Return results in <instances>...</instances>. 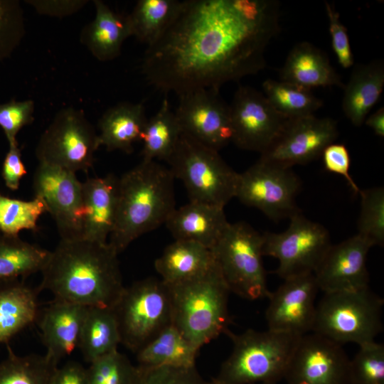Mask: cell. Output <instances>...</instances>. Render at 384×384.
<instances>
[{
  "label": "cell",
  "mask_w": 384,
  "mask_h": 384,
  "mask_svg": "<svg viewBox=\"0 0 384 384\" xmlns=\"http://www.w3.org/2000/svg\"><path fill=\"white\" fill-rule=\"evenodd\" d=\"M275 0H186L162 36L147 47L142 63L146 81L178 96L220 87L257 73L277 35Z\"/></svg>",
  "instance_id": "cell-1"
},
{
  "label": "cell",
  "mask_w": 384,
  "mask_h": 384,
  "mask_svg": "<svg viewBox=\"0 0 384 384\" xmlns=\"http://www.w3.org/2000/svg\"><path fill=\"white\" fill-rule=\"evenodd\" d=\"M117 257L108 242L60 239L41 272L39 289L55 299L113 308L125 287Z\"/></svg>",
  "instance_id": "cell-2"
},
{
  "label": "cell",
  "mask_w": 384,
  "mask_h": 384,
  "mask_svg": "<svg viewBox=\"0 0 384 384\" xmlns=\"http://www.w3.org/2000/svg\"><path fill=\"white\" fill-rule=\"evenodd\" d=\"M174 179L169 168L145 160L119 178L117 218L108 241L118 254L165 224L176 208Z\"/></svg>",
  "instance_id": "cell-3"
},
{
  "label": "cell",
  "mask_w": 384,
  "mask_h": 384,
  "mask_svg": "<svg viewBox=\"0 0 384 384\" xmlns=\"http://www.w3.org/2000/svg\"><path fill=\"white\" fill-rule=\"evenodd\" d=\"M166 285L172 325L196 348L200 349L229 329L230 292L215 261L195 278Z\"/></svg>",
  "instance_id": "cell-4"
},
{
  "label": "cell",
  "mask_w": 384,
  "mask_h": 384,
  "mask_svg": "<svg viewBox=\"0 0 384 384\" xmlns=\"http://www.w3.org/2000/svg\"><path fill=\"white\" fill-rule=\"evenodd\" d=\"M233 343L228 358L212 380L220 384L275 383L284 379L302 336L267 329L225 333Z\"/></svg>",
  "instance_id": "cell-5"
},
{
  "label": "cell",
  "mask_w": 384,
  "mask_h": 384,
  "mask_svg": "<svg viewBox=\"0 0 384 384\" xmlns=\"http://www.w3.org/2000/svg\"><path fill=\"white\" fill-rule=\"evenodd\" d=\"M383 303L370 287L324 293L316 307L311 332L340 345L374 341L383 330Z\"/></svg>",
  "instance_id": "cell-6"
},
{
  "label": "cell",
  "mask_w": 384,
  "mask_h": 384,
  "mask_svg": "<svg viewBox=\"0 0 384 384\" xmlns=\"http://www.w3.org/2000/svg\"><path fill=\"white\" fill-rule=\"evenodd\" d=\"M174 178L183 183L190 201L222 208L235 196L239 174L218 151L182 132L166 161Z\"/></svg>",
  "instance_id": "cell-7"
},
{
  "label": "cell",
  "mask_w": 384,
  "mask_h": 384,
  "mask_svg": "<svg viewBox=\"0 0 384 384\" xmlns=\"http://www.w3.org/2000/svg\"><path fill=\"white\" fill-rule=\"evenodd\" d=\"M262 247V234L251 225L229 223L211 250L230 292L250 301L268 299Z\"/></svg>",
  "instance_id": "cell-8"
},
{
  "label": "cell",
  "mask_w": 384,
  "mask_h": 384,
  "mask_svg": "<svg viewBox=\"0 0 384 384\" xmlns=\"http://www.w3.org/2000/svg\"><path fill=\"white\" fill-rule=\"evenodd\" d=\"M113 310L121 344L135 353L172 324L167 287L155 277L125 287Z\"/></svg>",
  "instance_id": "cell-9"
},
{
  "label": "cell",
  "mask_w": 384,
  "mask_h": 384,
  "mask_svg": "<svg viewBox=\"0 0 384 384\" xmlns=\"http://www.w3.org/2000/svg\"><path fill=\"white\" fill-rule=\"evenodd\" d=\"M100 146L98 134L82 110H60L42 134L36 149L39 163L74 173H87Z\"/></svg>",
  "instance_id": "cell-10"
},
{
  "label": "cell",
  "mask_w": 384,
  "mask_h": 384,
  "mask_svg": "<svg viewBox=\"0 0 384 384\" xmlns=\"http://www.w3.org/2000/svg\"><path fill=\"white\" fill-rule=\"evenodd\" d=\"M289 219L284 231L262 233L263 255L278 260L275 273L283 279L314 274L332 245L329 231L321 224L300 211Z\"/></svg>",
  "instance_id": "cell-11"
},
{
  "label": "cell",
  "mask_w": 384,
  "mask_h": 384,
  "mask_svg": "<svg viewBox=\"0 0 384 384\" xmlns=\"http://www.w3.org/2000/svg\"><path fill=\"white\" fill-rule=\"evenodd\" d=\"M302 182L292 168L259 160L239 174L235 198L255 208L274 221L299 211L296 197Z\"/></svg>",
  "instance_id": "cell-12"
},
{
  "label": "cell",
  "mask_w": 384,
  "mask_h": 384,
  "mask_svg": "<svg viewBox=\"0 0 384 384\" xmlns=\"http://www.w3.org/2000/svg\"><path fill=\"white\" fill-rule=\"evenodd\" d=\"M75 174L39 163L33 176L35 196L44 201L57 225L60 239H82L85 213L83 188Z\"/></svg>",
  "instance_id": "cell-13"
},
{
  "label": "cell",
  "mask_w": 384,
  "mask_h": 384,
  "mask_svg": "<svg viewBox=\"0 0 384 384\" xmlns=\"http://www.w3.org/2000/svg\"><path fill=\"white\" fill-rule=\"evenodd\" d=\"M338 135L337 123L329 117L312 114L287 119L260 159L285 168L306 164L321 156Z\"/></svg>",
  "instance_id": "cell-14"
},
{
  "label": "cell",
  "mask_w": 384,
  "mask_h": 384,
  "mask_svg": "<svg viewBox=\"0 0 384 384\" xmlns=\"http://www.w3.org/2000/svg\"><path fill=\"white\" fill-rule=\"evenodd\" d=\"M229 107L232 142L260 154L270 147L287 119L264 94L249 86L238 87Z\"/></svg>",
  "instance_id": "cell-15"
},
{
  "label": "cell",
  "mask_w": 384,
  "mask_h": 384,
  "mask_svg": "<svg viewBox=\"0 0 384 384\" xmlns=\"http://www.w3.org/2000/svg\"><path fill=\"white\" fill-rule=\"evenodd\" d=\"M349 363L342 345L310 332L300 337L284 379L287 384H350Z\"/></svg>",
  "instance_id": "cell-16"
},
{
  "label": "cell",
  "mask_w": 384,
  "mask_h": 384,
  "mask_svg": "<svg viewBox=\"0 0 384 384\" xmlns=\"http://www.w3.org/2000/svg\"><path fill=\"white\" fill-rule=\"evenodd\" d=\"M183 133L219 151L232 142L230 107L219 90L201 89L179 96L174 112Z\"/></svg>",
  "instance_id": "cell-17"
},
{
  "label": "cell",
  "mask_w": 384,
  "mask_h": 384,
  "mask_svg": "<svg viewBox=\"0 0 384 384\" xmlns=\"http://www.w3.org/2000/svg\"><path fill=\"white\" fill-rule=\"evenodd\" d=\"M318 290L313 273L284 279L268 297L265 312L267 329L297 336L311 332Z\"/></svg>",
  "instance_id": "cell-18"
},
{
  "label": "cell",
  "mask_w": 384,
  "mask_h": 384,
  "mask_svg": "<svg viewBox=\"0 0 384 384\" xmlns=\"http://www.w3.org/2000/svg\"><path fill=\"white\" fill-rule=\"evenodd\" d=\"M373 245L356 234L331 245L314 274L324 293L369 287L367 255Z\"/></svg>",
  "instance_id": "cell-19"
},
{
  "label": "cell",
  "mask_w": 384,
  "mask_h": 384,
  "mask_svg": "<svg viewBox=\"0 0 384 384\" xmlns=\"http://www.w3.org/2000/svg\"><path fill=\"white\" fill-rule=\"evenodd\" d=\"M88 306L55 299L46 307L39 326L46 355L58 364L78 348Z\"/></svg>",
  "instance_id": "cell-20"
},
{
  "label": "cell",
  "mask_w": 384,
  "mask_h": 384,
  "mask_svg": "<svg viewBox=\"0 0 384 384\" xmlns=\"http://www.w3.org/2000/svg\"><path fill=\"white\" fill-rule=\"evenodd\" d=\"M82 188L85 213L82 239L107 243L117 218L119 178L112 174L90 178Z\"/></svg>",
  "instance_id": "cell-21"
},
{
  "label": "cell",
  "mask_w": 384,
  "mask_h": 384,
  "mask_svg": "<svg viewBox=\"0 0 384 384\" xmlns=\"http://www.w3.org/2000/svg\"><path fill=\"white\" fill-rule=\"evenodd\" d=\"M229 223L224 208L189 201L176 208L165 225L175 240L193 241L211 250Z\"/></svg>",
  "instance_id": "cell-22"
},
{
  "label": "cell",
  "mask_w": 384,
  "mask_h": 384,
  "mask_svg": "<svg viewBox=\"0 0 384 384\" xmlns=\"http://www.w3.org/2000/svg\"><path fill=\"white\" fill-rule=\"evenodd\" d=\"M279 77L281 81L310 90L345 86L326 54L309 42L299 43L292 48L279 70Z\"/></svg>",
  "instance_id": "cell-23"
},
{
  "label": "cell",
  "mask_w": 384,
  "mask_h": 384,
  "mask_svg": "<svg viewBox=\"0 0 384 384\" xmlns=\"http://www.w3.org/2000/svg\"><path fill=\"white\" fill-rule=\"evenodd\" d=\"M95 17L85 26L80 41L100 61L114 60L120 54L124 41L132 36L128 14L114 11L105 3L95 0Z\"/></svg>",
  "instance_id": "cell-24"
},
{
  "label": "cell",
  "mask_w": 384,
  "mask_h": 384,
  "mask_svg": "<svg viewBox=\"0 0 384 384\" xmlns=\"http://www.w3.org/2000/svg\"><path fill=\"white\" fill-rule=\"evenodd\" d=\"M384 87V64L373 60L355 66L344 86L343 111L356 127H361L377 103Z\"/></svg>",
  "instance_id": "cell-25"
},
{
  "label": "cell",
  "mask_w": 384,
  "mask_h": 384,
  "mask_svg": "<svg viewBox=\"0 0 384 384\" xmlns=\"http://www.w3.org/2000/svg\"><path fill=\"white\" fill-rule=\"evenodd\" d=\"M147 119L142 102H124L110 107L98 122L100 146L130 154L134 144L141 141Z\"/></svg>",
  "instance_id": "cell-26"
},
{
  "label": "cell",
  "mask_w": 384,
  "mask_h": 384,
  "mask_svg": "<svg viewBox=\"0 0 384 384\" xmlns=\"http://www.w3.org/2000/svg\"><path fill=\"white\" fill-rule=\"evenodd\" d=\"M215 263L212 250L193 241L175 240L155 260L154 267L166 284L195 278Z\"/></svg>",
  "instance_id": "cell-27"
},
{
  "label": "cell",
  "mask_w": 384,
  "mask_h": 384,
  "mask_svg": "<svg viewBox=\"0 0 384 384\" xmlns=\"http://www.w3.org/2000/svg\"><path fill=\"white\" fill-rule=\"evenodd\" d=\"M50 251L23 241L18 236L0 235V289L41 272Z\"/></svg>",
  "instance_id": "cell-28"
},
{
  "label": "cell",
  "mask_w": 384,
  "mask_h": 384,
  "mask_svg": "<svg viewBox=\"0 0 384 384\" xmlns=\"http://www.w3.org/2000/svg\"><path fill=\"white\" fill-rule=\"evenodd\" d=\"M119 344L121 338L113 308L88 306L78 345L84 360L90 364L118 351Z\"/></svg>",
  "instance_id": "cell-29"
},
{
  "label": "cell",
  "mask_w": 384,
  "mask_h": 384,
  "mask_svg": "<svg viewBox=\"0 0 384 384\" xmlns=\"http://www.w3.org/2000/svg\"><path fill=\"white\" fill-rule=\"evenodd\" d=\"M200 349L172 324L136 353L139 366L191 368Z\"/></svg>",
  "instance_id": "cell-30"
},
{
  "label": "cell",
  "mask_w": 384,
  "mask_h": 384,
  "mask_svg": "<svg viewBox=\"0 0 384 384\" xmlns=\"http://www.w3.org/2000/svg\"><path fill=\"white\" fill-rule=\"evenodd\" d=\"M36 292L23 283L0 289V343H7L38 318Z\"/></svg>",
  "instance_id": "cell-31"
},
{
  "label": "cell",
  "mask_w": 384,
  "mask_h": 384,
  "mask_svg": "<svg viewBox=\"0 0 384 384\" xmlns=\"http://www.w3.org/2000/svg\"><path fill=\"white\" fill-rule=\"evenodd\" d=\"M182 131L175 112L165 98L158 112L147 119L142 139V160L167 161L173 154Z\"/></svg>",
  "instance_id": "cell-32"
},
{
  "label": "cell",
  "mask_w": 384,
  "mask_h": 384,
  "mask_svg": "<svg viewBox=\"0 0 384 384\" xmlns=\"http://www.w3.org/2000/svg\"><path fill=\"white\" fill-rule=\"evenodd\" d=\"M178 0H139L128 14L132 36L147 47L156 43L174 21L181 6Z\"/></svg>",
  "instance_id": "cell-33"
},
{
  "label": "cell",
  "mask_w": 384,
  "mask_h": 384,
  "mask_svg": "<svg viewBox=\"0 0 384 384\" xmlns=\"http://www.w3.org/2000/svg\"><path fill=\"white\" fill-rule=\"evenodd\" d=\"M58 365L46 354L18 356L9 348L0 362V384H51Z\"/></svg>",
  "instance_id": "cell-34"
},
{
  "label": "cell",
  "mask_w": 384,
  "mask_h": 384,
  "mask_svg": "<svg viewBox=\"0 0 384 384\" xmlns=\"http://www.w3.org/2000/svg\"><path fill=\"white\" fill-rule=\"evenodd\" d=\"M262 89L272 107L286 119L312 115L323 106L311 90L281 80L267 79Z\"/></svg>",
  "instance_id": "cell-35"
},
{
  "label": "cell",
  "mask_w": 384,
  "mask_h": 384,
  "mask_svg": "<svg viewBox=\"0 0 384 384\" xmlns=\"http://www.w3.org/2000/svg\"><path fill=\"white\" fill-rule=\"evenodd\" d=\"M46 212L47 207L38 196L23 201L0 194V231L9 236H18L23 230L36 231L40 216Z\"/></svg>",
  "instance_id": "cell-36"
},
{
  "label": "cell",
  "mask_w": 384,
  "mask_h": 384,
  "mask_svg": "<svg viewBox=\"0 0 384 384\" xmlns=\"http://www.w3.org/2000/svg\"><path fill=\"white\" fill-rule=\"evenodd\" d=\"M358 235L373 246L384 244V188L383 186L361 190Z\"/></svg>",
  "instance_id": "cell-37"
},
{
  "label": "cell",
  "mask_w": 384,
  "mask_h": 384,
  "mask_svg": "<svg viewBox=\"0 0 384 384\" xmlns=\"http://www.w3.org/2000/svg\"><path fill=\"white\" fill-rule=\"evenodd\" d=\"M349 363L350 384H384V345L375 341L359 345Z\"/></svg>",
  "instance_id": "cell-38"
},
{
  "label": "cell",
  "mask_w": 384,
  "mask_h": 384,
  "mask_svg": "<svg viewBox=\"0 0 384 384\" xmlns=\"http://www.w3.org/2000/svg\"><path fill=\"white\" fill-rule=\"evenodd\" d=\"M86 384H130L135 366L116 351L89 364Z\"/></svg>",
  "instance_id": "cell-39"
},
{
  "label": "cell",
  "mask_w": 384,
  "mask_h": 384,
  "mask_svg": "<svg viewBox=\"0 0 384 384\" xmlns=\"http://www.w3.org/2000/svg\"><path fill=\"white\" fill-rule=\"evenodd\" d=\"M130 384H211L198 373L196 366H135Z\"/></svg>",
  "instance_id": "cell-40"
},
{
  "label": "cell",
  "mask_w": 384,
  "mask_h": 384,
  "mask_svg": "<svg viewBox=\"0 0 384 384\" xmlns=\"http://www.w3.org/2000/svg\"><path fill=\"white\" fill-rule=\"evenodd\" d=\"M25 33L21 4L16 0H0V61L9 57Z\"/></svg>",
  "instance_id": "cell-41"
},
{
  "label": "cell",
  "mask_w": 384,
  "mask_h": 384,
  "mask_svg": "<svg viewBox=\"0 0 384 384\" xmlns=\"http://www.w3.org/2000/svg\"><path fill=\"white\" fill-rule=\"evenodd\" d=\"M34 108V102L31 100H11L0 104V127L9 144L17 142L16 135L18 132L33 122Z\"/></svg>",
  "instance_id": "cell-42"
},
{
  "label": "cell",
  "mask_w": 384,
  "mask_h": 384,
  "mask_svg": "<svg viewBox=\"0 0 384 384\" xmlns=\"http://www.w3.org/2000/svg\"><path fill=\"white\" fill-rule=\"evenodd\" d=\"M325 9L329 19L333 50L340 65L343 68H348L353 65L354 60L347 28L341 23L339 13L332 4L325 1Z\"/></svg>",
  "instance_id": "cell-43"
},
{
  "label": "cell",
  "mask_w": 384,
  "mask_h": 384,
  "mask_svg": "<svg viewBox=\"0 0 384 384\" xmlns=\"http://www.w3.org/2000/svg\"><path fill=\"white\" fill-rule=\"evenodd\" d=\"M321 156L324 169L329 172L342 176L353 192L359 194L361 189L349 173L351 159L346 146L342 144L334 142L324 149Z\"/></svg>",
  "instance_id": "cell-44"
},
{
  "label": "cell",
  "mask_w": 384,
  "mask_h": 384,
  "mask_svg": "<svg viewBox=\"0 0 384 384\" xmlns=\"http://www.w3.org/2000/svg\"><path fill=\"white\" fill-rule=\"evenodd\" d=\"M26 174L18 142L9 144L2 166V177L6 187L14 191L17 190L21 178Z\"/></svg>",
  "instance_id": "cell-45"
},
{
  "label": "cell",
  "mask_w": 384,
  "mask_h": 384,
  "mask_svg": "<svg viewBox=\"0 0 384 384\" xmlns=\"http://www.w3.org/2000/svg\"><path fill=\"white\" fill-rule=\"evenodd\" d=\"M44 15L62 17L80 10L87 1H27Z\"/></svg>",
  "instance_id": "cell-46"
},
{
  "label": "cell",
  "mask_w": 384,
  "mask_h": 384,
  "mask_svg": "<svg viewBox=\"0 0 384 384\" xmlns=\"http://www.w3.org/2000/svg\"><path fill=\"white\" fill-rule=\"evenodd\" d=\"M87 368L75 361L58 368L51 384H86Z\"/></svg>",
  "instance_id": "cell-47"
},
{
  "label": "cell",
  "mask_w": 384,
  "mask_h": 384,
  "mask_svg": "<svg viewBox=\"0 0 384 384\" xmlns=\"http://www.w3.org/2000/svg\"><path fill=\"white\" fill-rule=\"evenodd\" d=\"M364 123L371 128L375 134L384 137V108L380 107L372 114L368 116Z\"/></svg>",
  "instance_id": "cell-48"
},
{
  "label": "cell",
  "mask_w": 384,
  "mask_h": 384,
  "mask_svg": "<svg viewBox=\"0 0 384 384\" xmlns=\"http://www.w3.org/2000/svg\"><path fill=\"white\" fill-rule=\"evenodd\" d=\"M211 384H220V383H218L213 380H211L210 381ZM256 384H275V383H256Z\"/></svg>",
  "instance_id": "cell-49"
}]
</instances>
